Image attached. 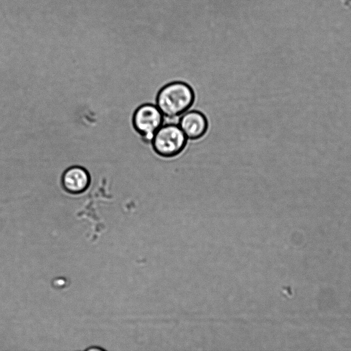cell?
I'll list each match as a JSON object with an SVG mask.
<instances>
[{"instance_id": "cell-1", "label": "cell", "mask_w": 351, "mask_h": 351, "mask_svg": "<svg viewBox=\"0 0 351 351\" xmlns=\"http://www.w3.org/2000/svg\"><path fill=\"white\" fill-rule=\"evenodd\" d=\"M195 100L193 88L182 81H173L164 85L158 90L156 105L165 118L178 119L189 110Z\"/></svg>"}, {"instance_id": "cell-2", "label": "cell", "mask_w": 351, "mask_h": 351, "mask_svg": "<svg viewBox=\"0 0 351 351\" xmlns=\"http://www.w3.org/2000/svg\"><path fill=\"white\" fill-rule=\"evenodd\" d=\"M187 142L188 138L178 124L167 123H163L156 131L150 143L158 156L171 158L184 150Z\"/></svg>"}, {"instance_id": "cell-3", "label": "cell", "mask_w": 351, "mask_h": 351, "mask_svg": "<svg viewBox=\"0 0 351 351\" xmlns=\"http://www.w3.org/2000/svg\"><path fill=\"white\" fill-rule=\"evenodd\" d=\"M165 117L156 104H143L132 116V125L145 143H151L156 131L163 125Z\"/></svg>"}, {"instance_id": "cell-4", "label": "cell", "mask_w": 351, "mask_h": 351, "mask_svg": "<svg viewBox=\"0 0 351 351\" xmlns=\"http://www.w3.org/2000/svg\"><path fill=\"white\" fill-rule=\"evenodd\" d=\"M178 125L188 138L195 141L205 136L208 130L206 115L195 110H189L178 118Z\"/></svg>"}, {"instance_id": "cell-5", "label": "cell", "mask_w": 351, "mask_h": 351, "mask_svg": "<svg viewBox=\"0 0 351 351\" xmlns=\"http://www.w3.org/2000/svg\"><path fill=\"white\" fill-rule=\"evenodd\" d=\"M90 183V176L86 169L80 166H73L64 171L62 176L64 189L71 194L84 192Z\"/></svg>"}]
</instances>
